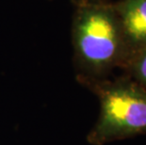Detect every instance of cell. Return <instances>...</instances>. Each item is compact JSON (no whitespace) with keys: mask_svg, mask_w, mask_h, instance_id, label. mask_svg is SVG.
Here are the masks:
<instances>
[{"mask_svg":"<svg viewBox=\"0 0 146 145\" xmlns=\"http://www.w3.org/2000/svg\"><path fill=\"white\" fill-rule=\"evenodd\" d=\"M74 60L80 82L104 79L130 57L113 4L82 0L76 4L72 23Z\"/></svg>","mask_w":146,"mask_h":145,"instance_id":"obj_1","label":"cell"},{"mask_svg":"<svg viewBox=\"0 0 146 145\" xmlns=\"http://www.w3.org/2000/svg\"><path fill=\"white\" fill-rule=\"evenodd\" d=\"M100 101L97 122L87 136L92 145H105L146 133V91L131 78L81 82Z\"/></svg>","mask_w":146,"mask_h":145,"instance_id":"obj_2","label":"cell"},{"mask_svg":"<svg viewBox=\"0 0 146 145\" xmlns=\"http://www.w3.org/2000/svg\"><path fill=\"white\" fill-rule=\"evenodd\" d=\"M123 68L128 70L130 78L146 91V48L133 54Z\"/></svg>","mask_w":146,"mask_h":145,"instance_id":"obj_4","label":"cell"},{"mask_svg":"<svg viewBox=\"0 0 146 145\" xmlns=\"http://www.w3.org/2000/svg\"><path fill=\"white\" fill-rule=\"evenodd\" d=\"M113 5L131 57L146 48V0H120Z\"/></svg>","mask_w":146,"mask_h":145,"instance_id":"obj_3","label":"cell"}]
</instances>
